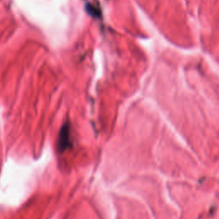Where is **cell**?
<instances>
[{"mask_svg": "<svg viewBox=\"0 0 219 219\" xmlns=\"http://www.w3.org/2000/svg\"><path fill=\"white\" fill-rule=\"evenodd\" d=\"M70 146V132H69V126L65 124L60 131L58 139V147L60 150H65Z\"/></svg>", "mask_w": 219, "mask_h": 219, "instance_id": "obj_1", "label": "cell"}]
</instances>
